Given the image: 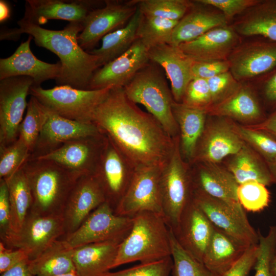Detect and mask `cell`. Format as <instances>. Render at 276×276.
Segmentation results:
<instances>
[{"label":"cell","instance_id":"obj_53","mask_svg":"<svg viewBox=\"0 0 276 276\" xmlns=\"http://www.w3.org/2000/svg\"><path fill=\"white\" fill-rule=\"evenodd\" d=\"M10 204L6 180L0 179V237L9 230Z\"/></svg>","mask_w":276,"mask_h":276},{"label":"cell","instance_id":"obj_58","mask_svg":"<svg viewBox=\"0 0 276 276\" xmlns=\"http://www.w3.org/2000/svg\"><path fill=\"white\" fill-rule=\"evenodd\" d=\"M274 227H275V253H274V258L273 260L272 267H273V271L274 275L276 276V225H274Z\"/></svg>","mask_w":276,"mask_h":276},{"label":"cell","instance_id":"obj_31","mask_svg":"<svg viewBox=\"0 0 276 276\" xmlns=\"http://www.w3.org/2000/svg\"><path fill=\"white\" fill-rule=\"evenodd\" d=\"M228 21L220 11H211L194 3L174 29L170 44L178 47L214 28L227 25Z\"/></svg>","mask_w":276,"mask_h":276},{"label":"cell","instance_id":"obj_7","mask_svg":"<svg viewBox=\"0 0 276 276\" xmlns=\"http://www.w3.org/2000/svg\"><path fill=\"white\" fill-rule=\"evenodd\" d=\"M112 87L88 90L57 85L44 89L41 86L32 85L29 95L35 97L49 110L60 116L79 122L93 123L96 109Z\"/></svg>","mask_w":276,"mask_h":276},{"label":"cell","instance_id":"obj_17","mask_svg":"<svg viewBox=\"0 0 276 276\" xmlns=\"http://www.w3.org/2000/svg\"><path fill=\"white\" fill-rule=\"evenodd\" d=\"M148 50L137 39L126 52L94 73L87 89H101L110 86L124 87L150 61Z\"/></svg>","mask_w":276,"mask_h":276},{"label":"cell","instance_id":"obj_37","mask_svg":"<svg viewBox=\"0 0 276 276\" xmlns=\"http://www.w3.org/2000/svg\"><path fill=\"white\" fill-rule=\"evenodd\" d=\"M178 21L142 14L137 37L148 50L163 44H170L174 29Z\"/></svg>","mask_w":276,"mask_h":276},{"label":"cell","instance_id":"obj_43","mask_svg":"<svg viewBox=\"0 0 276 276\" xmlns=\"http://www.w3.org/2000/svg\"><path fill=\"white\" fill-rule=\"evenodd\" d=\"M237 195L241 205L249 212H260L267 207L270 202V193L266 186L257 181L239 185Z\"/></svg>","mask_w":276,"mask_h":276},{"label":"cell","instance_id":"obj_50","mask_svg":"<svg viewBox=\"0 0 276 276\" xmlns=\"http://www.w3.org/2000/svg\"><path fill=\"white\" fill-rule=\"evenodd\" d=\"M258 250V244L249 246L242 256L222 276H248L254 267Z\"/></svg>","mask_w":276,"mask_h":276},{"label":"cell","instance_id":"obj_41","mask_svg":"<svg viewBox=\"0 0 276 276\" xmlns=\"http://www.w3.org/2000/svg\"><path fill=\"white\" fill-rule=\"evenodd\" d=\"M170 240L173 260L172 276H217L180 246L170 228Z\"/></svg>","mask_w":276,"mask_h":276},{"label":"cell","instance_id":"obj_45","mask_svg":"<svg viewBox=\"0 0 276 276\" xmlns=\"http://www.w3.org/2000/svg\"><path fill=\"white\" fill-rule=\"evenodd\" d=\"M173 268L172 257L158 261L141 263L132 267L116 272H108L103 276H170Z\"/></svg>","mask_w":276,"mask_h":276},{"label":"cell","instance_id":"obj_54","mask_svg":"<svg viewBox=\"0 0 276 276\" xmlns=\"http://www.w3.org/2000/svg\"><path fill=\"white\" fill-rule=\"evenodd\" d=\"M247 126L266 131L276 137V110L271 112L261 123Z\"/></svg>","mask_w":276,"mask_h":276},{"label":"cell","instance_id":"obj_25","mask_svg":"<svg viewBox=\"0 0 276 276\" xmlns=\"http://www.w3.org/2000/svg\"><path fill=\"white\" fill-rule=\"evenodd\" d=\"M150 61L165 72L171 82V90L175 102L181 103L186 89L193 79L192 67L193 60L178 47L166 43L148 50Z\"/></svg>","mask_w":276,"mask_h":276},{"label":"cell","instance_id":"obj_26","mask_svg":"<svg viewBox=\"0 0 276 276\" xmlns=\"http://www.w3.org/2000/svg\"><path fill=\"white\" fill-rule=\"evenodd\" d=\"M193 190L231 203H240L238 184L226 167L214 163L190 164Z\"/></svg>","mask_w":276,"mask_h":276},{"label":"cell","instance_id":"obj_2","mask_svg":"<svg viewBox=\"0 0 276 276\" xmlns=\"http://www.w3.org/2000/svg\"><path fill=\"white\" fill-rule=\"evenodd\" d=\"M17 24L19 28L11 29L15 38L18 39L22 33L28 34L37 46L50 51L60 59L61 72L55 80L58 85L87 89L94 73L99 67L98 57L79 44L78 36L83 30L82 24L71 22L60 30L44 29L21 19Z\"/></svg>","mask_w":276,"mask_h":276},{"label":"cell","instance_id":"obj_18","mask_svg":"<svg viewBox=\"0 0 276 276\" xmlns=\"http://www.w3.org/2000/svg\"><path fill=\"white\" fill-rule=\"evenodd\" d=\"M227 60L238 81L261 77L276 67V42L264 39L240 44Z\"/></svg>","mask_w":276,"mask_h":276},{"label":"cell","instance_id":"obj_19","mask_svg":"<svg viewBox=\"0 0 276 276\" xmlns=\"http://www.w3.org/2000/svg\"><path fill=\"white\" fill-rule=\"evenodd\" d=\"M101 133L93 123L72 120L48 110V117L29 159L47 155L71 140Z\"/></svg>","mask_w":276,"mask_h":276},{"label":"cell","instance_id":"obj_4","mask_svg":"<svg viewBox=\"0 0 276 276\" xmlns=\"http://www.w3.org/2000/svg\"><path fill=\"white\" fill-rule=\"evenodd\" d=\"M132 218V228L119 244L112 268L136 261L147 263L171 257L170 228L163 216L144 211Z\"/></svg>","mask_w":276,"mask_h":276},{"label":"cell","instance_id":"obj_3","mask_svg":"<svg viewBox=\"0 0 276 276\" xmlns=\"http://www.w3.org/2000/svg\"><path fill=\"white\" fill-rule=\"evenodd\" d=\"M22 167L32 196L30 212L42 216L63 215L69 194L82 176L44 159H28Z\"/></svg>","mask_w":276,"mask_h":276},{"label":"cell","instance_id":"obj_38","mask_svg":"<svg viewBox=\"0 0 276 276\" xmlns=\"http://www.w3.org/2000/svg\"><path fill=\"white\" fill-rule=\"evenodd\" d=\"M48 116V110L31 96L27 112L19 125L18 138L22 140L32 153Z\"/></svg>","mask_w":276,"mask_h":276},{"label":"cell","instance_id":"obj_35","mask_svg":"<svg viewBox=\"0 0 276 276\" xmlns=\"http://www.w3.org/2000/svg\"><path fill=\"white\" fill-rule=\"evenodd\" d=\"M142 13L136 10L124 27L105 35L100 48L88 51L98 58L99 68L126 52L137 39V30Z\"/></svg>","mask_w":276,"mask_h":276},{"label":"cell","instance_id":"obj_52","mask_svg":"<svg viewBox=\"0 0 276 276\" xmlns=\"http://www.w3.org/2000/svg\"><path fill=\"white\" fill-rule=\"evenodd\" d=\"M261 90L265 105L276 110V67L261 77Z\"/></svg>","mask_w":276,"mask_h":276},{"label":"cell","instance_id":"obj_59","mask_svg":"<svg viewBox=\"0 0 276 276\" xmlns=\"http://www.w3.org/2000/svg\"><path fill=\"white\" fill-rule=\"evenodd\" d=\"M56 276H78V275L76 272H70V273H68L64 274H61V275H56Z\"/></svg>","mask_w":276,"mask_h":276},{"label":"cell","instance_id":"obj_49","mask_svg":"<svg viewBox=\"0 0 276 276\" xmlns=\"http://www.w3.org/2000/svg\"><path fill=\"white\" fill-rule=\"evenodd\" d=\"M230 65L227 60L200 61L193 60L192 67L193 79L208 80L219 74L229 71Z\"/></svg>","mask_w":276,"mask_h":276},{"label":"cell","instance_id":"obj_20","mask_svg":"<svg viewBox=\"0 0 276 276\" xmlns=\"http://www.w3.org/2000/svg\"><path fill=\"white\" fill-rule=\"evenodd\" d=\"M214 229V225L192 198L182 212L176 227L171 230L180 246L202 263Z\"/></svg>","mask_w":276,"mask_h":276},{"label":"cell","instance_id":"obj_5","mask_svg":"<svg viewBox=\"0 0 276 276\" xmlns=\"http://www.w3.org/2000/svg\"><path fill=\"white\" fill-rule=\"evenodd\" d=\"M160 67L149 61L124 87L127 97L143 105L172 138L179 136L172 111L175 101Z\"/></svg>","mask_w":276,"mask_h":276},{"label":"cell","instance_id":"obj_44","mask_svg":"<svg viewBox=\"0 0 276 276\" xmlns=\"http://www.w3.org/2000/svg\"><path fill=\"white\" fill-rule=\"evenodd\" d=\"M259 233V250L254 268V276H275L272 267L275 249V231L270 226L267 235Z\"/></svg>","mask_w":276,"mask_h":276},{"label":"cell","instance_id":"obj_22","mask_svg":"<svg viewBox=\"0 0 276 276\" xmlns=\"http://www.w3.org/2000/svg\"><path fill=\"white\" fill-rule=\"evenodd\" d=\"M104 202V194L93 175L79 178L69 194L63 212L64 236L75 231L89 214Z\"/></svg>","mask_w":276,"mask_h":276},{"label":"cell","instance_id":"obj_47","mask_svg":"<svg viewBox=\"0 0 276 276\" xmlns=\"http://www.w3.org/2000/svg\"><path fill=\"white\" fill-rule=\"evenodd\" d=\"M206 80L211 96L212 106L226 99L241 84L230 71L219 74Z\"/></svg>","mask_w":276,"mask_h":276},{"label":"cell","instance_id":"obj_12","mask_svg":"<svg viewBox=\"0 0 276 276\" xmlns=\"http://www.w3.org/2000/svg\"><path fill=\"white\" fill-rule=\"evenodd\" d=\"M162 167L145 166L136 168L131 183L115 209L114 213L132 217L139 213L148 211L163 216L159 187Z\"/></svg>","mask_w":276,"mask_h":276},{"label":"cell","instance_id":"obj_29","mask_svg":"<svg viewBox=\"0 0 276 276\" xmlns=\"http://www.w3.org/2000/svg\"><path fill=\"white\" fill-rule=\"evenodd\" d=\"M172 111L179 129V148L183 159L191 164L208 117L206 110L174 102Z\"/></svg>","mask_w":276,"mask_h":276},{"label":"cell","instance_id":"obj_21","mask_svg":"<svg viewBox=\"0 0 276 276\" xmlns=\"http://www.w3.org/2000/svg\"><path fill=\"white\" fill-rule=\"evenodd\" d=\"M32 39L29 35L12 55L0 59V80L16 76L30 77L33 79V85L38 86L47 80H56L59 77L62 70L60 62L49 63L36 58L30 49Z\"/></svg>","mask_w":276,"mask_h":276},{"label":"cell","instance_id":"obj_48","mask_svg":"<svg viewBox=\"0 0 276 276\" xmlns=\"http://www.w3.org/2000/svg\"><path fill=\"white\" fill-rule=\"evenodd\" d=\"M259 0H197L201 4L217 8L227 20L237 14H242L257 4Z\"/></svg>","mask_w":276,"mask_h":276},{"label":"cell","instance_id":"obj_28","mask_svg":"<svg viewBox=\"0 0 276 276\" xmlns=\"http://www.w3.org/2000/svg\"><path fill=\"white\" fill-rule=\"evenodd\" d=\"M109 241L82 245L73 249L78 276H103L112 268L119 244Z\"/></svg>","mask_w":276,"mask_h":276},{"label":"cell","instance_id":"obj_14","mask_svg":"<svg viewBox=\"0 0 276 276\" xmlns=\"http://www.w3.org/2000/svg\"><path fill=\"white\" fill-rule=\"evenodd\" d=\"M136 9L132 1H105L104 6L88 13L78 36L79 45L87 52L93 50L105 35L126 26Z\"/></svg>","mask_w":276,"mask_h":276},{"label":"cell","instance_id":"obj_8","mask_svg":"<svg viewBox=\"0 0 276 276\" xmlns=\"http://www.w3.org/2000/svg\"><path fill=\"white\" fill-rule=\"evenodd\" d=\"M65 234L63 215L42 216L30 211L20 229L1 236V241L7 247L25 250L31 260Z\"/></svg>","mask_w":276,"mask_h":276},{"label":"cell","instance_id":"obj_9","mask_svg":"<svg viewBox=\"0 0 276 276\" xmlns=\"http://www.w3.org/2000/svg\"><path fill=\"white\" fill-rule=\"evenodd\" d=\"M133 218L116 215L106 202L94 210L82 224L64 239L74 248L88 244L113 241L121 243L129 235Z\"/></svg>","mask_w":276,"mask_h":276},{"label":"cell","instance_id":"obj_10","mask_svg":"<svg viewBox=\"0 0 276 276\" xmlns=\"http://www.w3.org/2000/svg\"><path fill=\"white\" fill-rule=\"evenodd\" d=\"M193 200L217 228L248 246L258 245L259 233L240 203H231L193 190Z\"/></svg>","mask_w":276,"mask_h":276},{"label":"cell","instance_id":"obj_13","mask_svg":"<svg viewBox=\"0 0 276 276\" xmlns=\"http://www.w3.org/2000/svg\"><path fill=\"white\" fill-rule=\"evenodd\" d=\"M33 84V79L26 76L0 80V147L9 145L17 139L28 105L27 97Z\"/></svg>","mask_w":276,"mask_h":276},{"label":"cell","instance_id":"obj_27","mask_svg":"<svg viewBox=\"0 0 276 276\" xmlns=\"http://www.w3.org/2000/svg\"><path fill=\"white\" fill-rule=\"evenodd\" d=\"M211 116L224 117L244 123L258 124L266 117L256 95L241 84L230 96L207 110Z\"/></svg>","mask_w":276,"mask_h":276},{"label":"cell","instance_id":"obj_42","mask_svg":"<svg viewBox=\"0 0 276 276\" xmlns=\"http://www.w3.org/2000/svg\"><path fill=\"white\" fill-rule=\"evenodd\" d=\"M30 152L20 139L0 147V179H6L20 168L29 159Z\"/></svg>","mask_w":276,"mask_h":276},{"label":"cell","instance_id":"obj_57","mask_svg":"<svg viewBox=\"0 0 276 276\" xmlns=\"http://www.w3.org/2000/svg\"><path fill=\"white\" fill-rule=\"evenodd\" d=\"M267 165L272 175L276 180V161L267 164Z\"/></svg>","mask_w":276,"mask_h":276},{"label":"cell","instance_id":"obj_32","mask_svg":"<svg viewBox=\"0 0 276 276\" xmlns=\"http://www.w3.org/2000/svg\"><path fill=\"white\" fill-rule=\"evenodd\" d=\"M232 26L239 34L276 42V0H259Z\"/></svg>","mask_w":276,"mask_h":276},{"label":"cell","instance_id":"obj_30","mask_svg":"<svg viewBox=\"0 0 276 276\" xmlns=\"http://www.w3.org/2000/svg\"><path fill=\"white\" fill-rule=\"evenodd\" d=\"M249 247L214 226L202 263L215 275L222 276Z\"/></svg>","mask_w":276,"mask_h":276},{"label":"cell","instance_id":"obj_40","mask_svg":"<svg viewBox=\"0 0 276 276\" xmlns=\"http://www.w3.org/2000/svg\"><path fill=\"white\" fill-rule=\"evenodd\" d=\"M235 131L242 140L254 149L267 164L276 161V137L262 130L234 122Z\"/></svg>","mask_w":276,"mask_h":276},{"label":"cell","instance_id":"obj_11","mask_svg":"<svg viewBox=\"0 0 276 276\" xmlns=\"http://www.w3.org/2000/svg\"><path fill=\"white\" fill-rule=\"evenodd\" d=\"M135 168L107 137L95 171L92 174L107 202L114 210L127 191Z\"/></svg>","mask_w":276,"mask_h":276},{"label":"cell","instance_id":"obj_15","mask_svg":"<svg viewBox=\"0 0 276 276\" xmlns=\"http://www.w3.org/2000/svg\"><path fill=\"white\" fill-rule=\"evenodd\" d=\"M206 119L198 142L193 163L218 164L237 153L245 142L235 131L232 120L221 117Z\"/></svg>","mask_w":276,"mask_h":276},{"label":"cell","instance_id":"obj_33","mask_svg":"<svg viewBox=\"0 0 276 276\" xmlns=\"http://www.w3.org/2000/svg\"><path fill=\"white\" fill-rule=\"evenodd\" d=\"M229 157L226 168L238 185L251 181L266 186L276 183L266 162L245 143L237 153Z\"/></svg>","mask_w":276,"mask_h":276},{"label":"cell","instance_id":"obj_56","mask_svg":"<svg viewBox=\"0 0 276 276\" xmlns=\"http://www.w3.org/2000/svg\"><path fill=\"white\" fill-rule=\"evenodd\" d=\"M10 8L8 3L4 0L0 1V21H5L10 17Z\"/></svg>","mask_w":276,"mask_h":276},{"label":"cell","instance_id":"obj_34","mask_svg":"<svg viewBox=\"0 0 276 276\" xmlns=\"http://www.w3.org/2000/svg\"><path fill=\"white\" fill-rule=\"evenodd\" d=\"M73 249L64 239H59L37 258L29 260V269L34 276H56L76 272Z\"/></svg>","mask_w":276,"mask_h":276},{"label":"cell","instance_id":"obj_55","mask_svg":"<svg viewBox=\"0 0 276 276\" xmlns=\"http://www.w3.org/2000/svg\"><path fill=\"white\" fill-rule=\"evenodd\" d=\"M26 260L1 273V276H34L29 267V261Z\"/></svg>","mask_w":276,"mask_h":276},{"label":"cell","instance_id":"obj_51","mask_svg":"<svg viewBox=\"0 0 276 276\" xmlns=\"http://www.w3.org/2000/svg\"><path fill=\"white\" fill-rule=\"evenodd\" d=\"M26 260H29V258L25 250L7 247L2 241L0 242L1 274Z\"/></svg>","mask_w":276,"mask_h":276},{"label":"cell","instance_id":"obj_1","mask_svg":"<svg viewBox=\"0 0 276 276\" xmlns=\"http://www.w3.org/2000/svg\"><path fill=\"white\" fill-rule=\"evenodd\" d=\"M92 123L111 141L136 169L163 167L175 146V139L150 113L140 109L113 87L96 109Z\"/></svg>","mask_w":276,"mask_h":276},{"label":"cell","instance_id":"obj_16","mask_svg":"<svg viewBox=\"0 0 276 276\" xmlns=\"http://www.w3.org/2000/svg\"><path fill=\"white\" fill-rule=\"evenodd\" d=\"M106 140V136L102 133L78 138L67 142L47 155L36 158L53 161L81 176L92 175L98 164Z\"/></svg>","mask_w":276,"mask_h":276},{"label":"cell","instance_id":"obj_23","mask_svg":"<svg viewBox=\"0 0 276 276\" xmlns=\"http://www.w3.org/2000/svg\"><path fill=\"white\" fill-rule=\"evenodd\" d=\"M240 44L239 35L227 25L214 28L198 38L178 47L194 60H227Z\"/></svg>","mask_w":276,"mask_h":276},{"label":"cell","instance_id":"obj_24","mask_svg":"<svg viewBox=\"0 0 276 276\" xmlns=\"http://www.w3.org/2000/svg\"><path fill=\"white\" fill-rule=\"evenodd\" d=\"M96 2L87 0H27L22 21L38 26L50 19L83 24L88 13L98 8Z\"/></svg>","mask_w":276,"mask_h":276},{"label":"cell","instance_id":"obj_36","mask_svg":"<svg viewBox=\"0 0 276 276\" xmlns=\"http://www.w3.org/2000/svg\"><path fill=\"white\" fill-rule=\"evenodd\" d=\"M22 167L5 179L7 184L11 210L8 232H16L20 229L32 206V194Z\"/></svg>","mask_w":276,"mask_h":276},{"label":"cell","instance_id":"obj_39","mask_svg":"<svg viewBox=\"0 0 276 276\" xmlns=\"http://www.w3.org/2000/svg\"><path fill=\"white\" fill-rule=\"evenodd\" d=\"M143 15L179 21L194 2L187 0H132Z\"/></svg>","mask_w":276,"mask_h":276},{"label":"cell","instance_id":"obj_6","mask_svg":"<svg viewBox=\"0 0 276 276\" xmlns=\"http://www.w3.org/2000/svg\"><path fill=\"white\" fill-rule=\"evenodd\" d=\"M159 187L163 216L173 231L183 210L192 200L194 190L190 165L181 156L179 136L175 139L173 152L162 167Z\"/></svg>","mask_w":276,"mask_h":276},{"label":"cell","instance_id":"obj_46","mask_svg":"<svg viewBox=\"0 0 276 276\" xmlns=\"http://www.w3.org/2000/svg\"><path fill=\"white\" fill-rule=\"evenodd\" d=\"M181 103L189 107L207 111L212 106L207 80L201 78L193 79L186 89Z\"/></svg>","mask_w":276,"mask_h":276}]
</instances>
